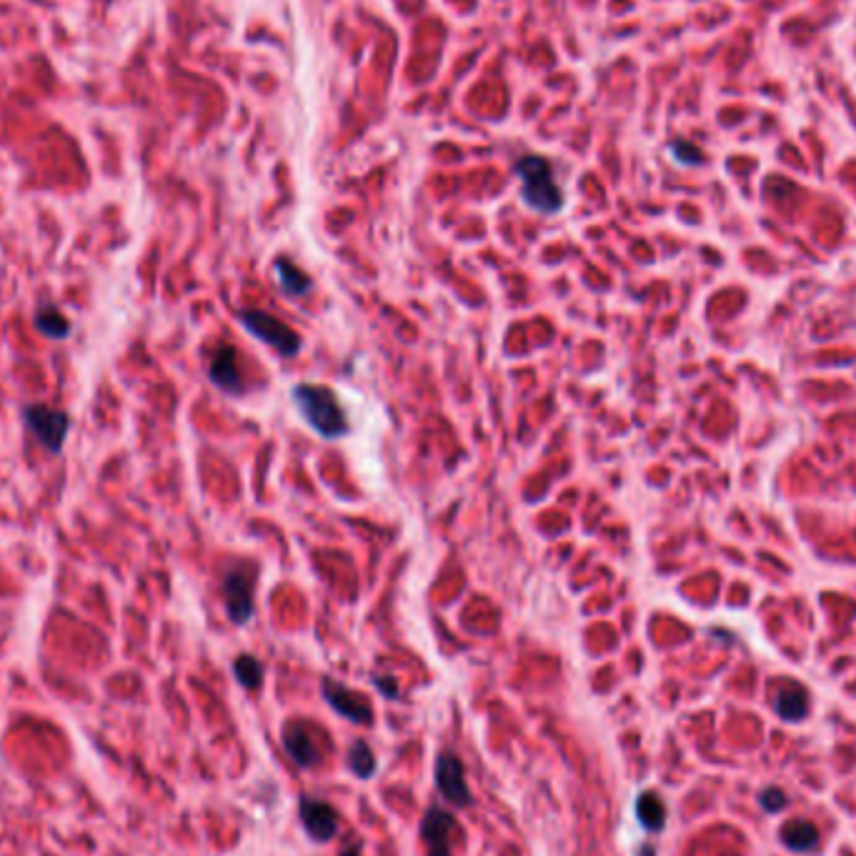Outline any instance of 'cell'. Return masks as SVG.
<instances>
[{
  "label": "cell",
  "mask_w": 856,
  "mask_h": 856,
  "mask_svg": "<svg viewBox=\"0 0 856 856\" xmlns=\"http://www.w3.org/2000/svg\"><path fill=\"white\" fill-rule=\"evenodd\" d=\"M781 841L791 851H811L819 844V831L811 821L804 819H791L781 829Z\"/></svg>",
  "instance_id": "5bb4252c"
},
{
  "label": "cell",
  "mask_w": 856,
  "mask_h": 856,
  "mask_svg": "<svg viewBox=\"0 0 856 856\" xmlns=\"http://www.w3.org/2000/svg\"><path fill=\"white\" fill-rule=\"evenodd\" d=\"M458 821L451 811L441 806H428L421 819V841L426 846V856H454V846L458 841Z\"/></svg>",
  "instance_id": "52a82bcc"
},
{
  "label": "cell",
  "mask_w": 856,
  "mask_h": 856,
  "mask_svg": "<svg viewBox=\"0 0 856 856\" xmlns=\"http://www.w3.org/2000/svg\"><path fill=\"white\" fill-rule=\"evenodd\" d=\"M241 323L246 331L256 336L258 341L268 343L271 348L281 353V356H296L301 351V336L293 331L288 323H283L281 318H276L271 313L263 311H243Z\"/></svg>",
  "instance_id": "5b68a950"
},
{
  "label": "cell",
  "mask_w": 856,
  "mask_h": 856,
  "mask_svg": "<svg viewBox=\"0 0 856 856\" xmlns=\"http://www.w3.org/2000/svg\"><path fill=\"white\" fill-rule=\"evenodd\" d=\"M283 746L293 759V764L301 769H318L326 759V749H331L328 736L311 721L291 719L283 726Z\"/></svg>",
  "instance_id": "3957f363"
},
{
  "label": "cell",
  "mask_w": 856,
  "mask_h": 856,
  "mask_svg": "<svg viewBox=\"0 0 856 856\" xmlns=\"http://www.w3.org/2000/svg\"><path fill=\"white\" fill-rule=\"evenodd\" d=\"M371 681L383 696H388V699H398V684H396V679H393V676H373Z\"/></svg>",
  "instance_id": "44dd1931"
},
{
  "label": "cell",
  "mask_w": 856,
  "mask_h": 856,
  "mask_svg": "<svg viewBox=\"0 0 856 856\" xmlns=\"http://www.w3.org/2000/svg\"><path fill=\"white\" fill-rule=\"evenodd\" d=\"M761 806H764L766 811H779V809L786 806V794L781 789H766L764 794H761Z\"/></svg>",
  "instance_id": "ffe728a7"
},
{
  "label": "cell",
  "mask_w": 856,
  "mask_h": 856,
  "mask_svg": "<svg viewBox=\"0 0 856 856\" xmlns=\"http://www.w3.org/2000/svg\"><path fill=\"white\" fill-rule=\"evenodd\" d=\"M298 811H301L306 834L311 836L316 844H326V841H331L333 836L338 834V824H341L338 819L341 816L336 811V806L328 804V801H318V799H311V796H303Z\"/></svg>",
  "instance_id": "30bf717a"
},
{
  "label": "cell",
  "mask_w": 856,
  "mask_h": 856,
  "mask_svg": "<svg viewBox=\"0 0 856 856\" xmlns=\"http://www.w3.org/2000/svg\"><path fill=\"white\" fill-rule=\"evenodd\" d=\"M208 378L213 386H218L226 393H241L243 378L238 368V353L231 343H221L211 356L208 363Z\"/></svg>",
  "instance_id": "8fae6325"
},
{
  "label": "cell",
  "mask_w": 856,
  "mask_h": 856,
  "mask_svg": "<svg viewBox=\"0 0 856 856\" xmlns=\"http://www.w3.org/2000/svg\"><path fill=\"white\" fill-rule=\"evenodd\" d=\"M293 403L303 416V421L311 426L313 431L328 441L343 438L348 434V418L343 413L338 396L321 383H296L293 386Z\"/></svg>",
  "instance_id": "6da1fadb"
},
{
  "label": "cell",
  "mask_w": 856,
  "mask_h": 856,
  "mask_svg": "<svg viewBox=\"0 0 856 856\" xmlns=\"http://www.w3.org/2000/svg\"><path fill=\"white\" fill-rule=\"evenodd\" d=\"M671 153L676 156V161L689 163V166H696V163H701V153H699V148H696V146H691V143L676 141L674 146H671Z\"/></svg>",
  "instance_id": "d6986e66"
},
{
  "label": "cell",
  "mask_w": 856,
  "mask_h": 856,
  "mask_svg": "<svg viewBox=\"0 0 856 856\" xmlns=\"http://www.w3.org/2000/svg\"><path fill=\"white\" fill-rule=\"evenodd\" d=\"M35 328H38L45 338H53V341H63V338H68L73 331L68 316H65L58 306H43V308H38V313H35Z\"/></svg>",
  "instance_id": "9a60e30c"
},
{
  "label": "cell",
  "mask_w": 856,
  "mask_h": 856,
  "mask_svg": "<svg viewBox=\"0 0 856 856\" xmlns=\"http://www.w3.org/2000/svg\"><path fill=\"white\" fill-rule=\"evenodd\" d=\"M321 691L328 706L343 719H348L358 726H368L373 721V706L361 691H353V689L338 684L333 679H323Z\"/></svg>",
  "instance_id": "ba28073f"
},
{
  "label": "cell",
  "mask_w": 856,
  "mask_h": 856,
  "mask_svg": "<svg viewBox=\"0 0 856 856\" xmlns=\"http://www.w3.org/2000/svg\"><path fill=\"white\" fill-rule=\"evenodd\" d=\"M361 849H363L361 841H358V839H353V841H348V844L343 846L341 856H361Z\"/></svg>",
  "instance_id": "7402d4cb"
},
{
  "label": "cell",
  "mask_w": 856,
  "mask_h": 856,
  "mask_svg": "<svg viewBox=\"0 0 856 856\" xmlns=\"http://www.w3.org/2000/svg\"><path fill=\"white\" fill-rule=\"evenodd\" d=\"M776 711H779V716L786 719V721H799V719H804L806 711H809V694H806L804 686L786 681V684L779 689V694H776Z\"/></svg>",
  "instance_id": "7c38bea8"
},
{
  "label": "cell",
  "mask_w": 856,
  "mask_h": 856,
  "mask_svg": "<svg viewBox=\"0 0 856 856\" xmlns=\"http://www.w3.org/2000/svg\"><path fill=\"white\" fill-rule=\"evenodd\" d=\"M23 421L51 454L61 451L65 438H68V428H71L68 413L61 411V408L43 406V403H28L23 408Z\"/></svg>",
  "instance_id": "277c9868"
},
{
  "label": "cell",
  "mask_w": 856,
  "mask_h": 856,
  "mask_svg": "<svg viewBox=\"0 0 856 856\" xmlns=\"http://www.w3.org/2000/svg\"><path fill=\"white\" fill-rule=\"evenodd\" d=\"M436 789L441 791L444 799H448L456 806L471 804V789L464 779V764L454 751H441L434 766Z\"/></svg>",
  "instance_id": "9c48e42d"
},
{
  "label": "cell",
  "mask_w": 856,
  "mask_h": 856,
  "mask_svg": "<svg viewBox=\"0 0 856 856\" xmlns=\"http://www.w3.org/2000/svg\"><path fill=\"white\" fill-rule=\"evenodd\" d=\"M233 674L243 689H258L263 684V664L251 654H241L233 661Z\"/></svg>",
  "instance_id": "ac0fdd59"
},
{
  "label": "cell",
  "mask_w": 856,
  "mask_h": 856,
  "mask_svg": "<svg viewBox=\"0 0 856 856\" xmlns=\"http://www.w3.org/2000/svg\"><path fill=\"white\" fill-rule=\"evenodd\" d=\"M223 601H226V614L236 626H246L253 619V571L248 566H238L223 574L221 581Z\"/></svg>",
  "instance_id": "8992f818"
},
{
  "label": "cell",
  "mask_w": 856,
  "mask_h": 856,
  "mask_svg": "<svg viewBox=\"0 0 856 856\" xmlns=\"http://www.w3.org/2000/svg\"><path fill=\"white\" fill-rule=\"evenodd\" d=\"M636 816L646 831H661L666 826V804L656 791H641L636 799Z\"/></svg>",
  "instance_id": "4fadbf2b"
},
{
  "label": "cell",
  "mask_w": 856,
  "mask_h": 856,
  "mask_svg": "<svg viewBox=\"0 0 856 856\" xmlns=\"http://www.w3.org/2000/svg\"><path fill=\"white\" fill-rule=\"evenodd\" d=\"M276 278H278L281 288L288 293L291 298H301V296H306V293L311 291V278H308L296 263L288 261V258H278V261H276Z\"/></svg>",
  "instance_id": "2e32d148"
},
{
  "label": "cell",
  "mask_w": 856,
  "mask_h": 856,
  "mask_svg": "<svg viewBox=\"0 0 856 856\" xmlns=\"http://www.w3.org/2000/svg\"><path fill=\"white\" fill-rule=\"evenodd\" d=\"M348 769L358 779H371L376 774V754H373L368 741H363V739L353 741L351 749H348Z\"/></svg>",
  "instance_id": "e0dca14e"
},
{
  "label": "cell",
  "mask_w": 856,
  "mask_h": 856,
  "mask_svg": "<svg viewBox=\"0 0 856 856\" xmlns=\"http://www.w3.org/2000/svg\"><path fill=\"white\" fill-rule=\"evenodd\" d=\"M516 176L521 178V198L536 213H559L564 208V193L554 178V168L544 156H524L516 161Z\"/></svg>",
  "instance_id": "7a4b0ae2"
}]
</instances>
